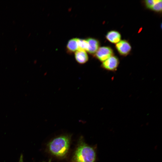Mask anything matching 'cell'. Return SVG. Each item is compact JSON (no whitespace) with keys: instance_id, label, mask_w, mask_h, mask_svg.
<instances>
[{"instance_id":"3","label":"cell","mask_w":162,"mask_h":162,"mask_svg":"<svg viewBox=\"0 0 162 162\" xmlns=\"http://www.w3.org/2000/svg\"><path fill=\"white\" fill-rule=\"evenodd\" d=\"M112 49L109 46H103L99 48L95 53V57L100 61L103 62L113 56Z\"/></svg>"},{"instance_id":"11","label":"cell","mask_w":162,"mask_h":162,"mask_svg":"<svg viewBox=\"0 0 162 162\" xmlns=\"http://www.w3.org/2000/svg\"><path fill=\"white\" fill-rule=\"evenodd\" d=\"M162 0H157L156 2L154 4L150 10L156 12H161L162 11Z\"/></svg>"},{"instance_id":"13","label":"cell","mask_w":162,"mask_h":162,"mask_svg":"<svg viewBox=\"0 0 162 162\" xmlns=\"http://www.w3.org/2000/svg\"><path fill=\"white\" fill-rule=\"evenodd\" d=\"M51 162L50 160H49V162Z\"/></svg>"},{"instance_id":"12","label":"cell","mask_w":162,"mask_h":162,"mask_svg":"<svg viewBox=\"0 0 162 162\" xmlns=\"http://www.w3.org/2000/svg\"><path fill=\"white\" fill-rule=\"evenodd\" d=\"M19 162H24L23 160V157L22 155L20 157Z\"/></svg>"},{"instance_id":"6","label":"cell","mask_w":162,"mask_h":162,"mask_svg":"<svg viewBox=\"0 0 162 162\" xmlns=\"http://www.w3.org/2000/svg\"><path fill=\"white\" fill-rule=\"evenodd\" d=\"M106 38L111 43L116 44L121 40V35L117 31L111 30L107 32Z\"/></svg>"},{"instance_id":"8","label":"cell","mask_w":162,"mask_h":162,"mask_svg":"<svg viewBox=\"0 0 162 162\" xmlns=\"http://www.w3.org/2000/svg\"><path fill=\"white\" fill-rule=\"evenodd\" d=\"M75 57L76 61L80 64H83L87 62L88 56L85 51L77 50L75 53Z\"/></svg>"},{"instance_id":"10","label":"cell","mask_w":162,"mask_h":162,"mask_svg":"<svg viewBox=\"0 0 162 162\" xmlns=\"http://www.w3.org/2000/svg\"><path fill=\"white\" fill-rule=\"evenodd\" d=\"M78 49V50L87 51L88 48V43L86 40L77 38Z\"/></svg>"},{"instance_id":"5","label":"cell","mask_w":162,"mask_h":162,"mask_svg":"<svg viewBox=\"0 0 162 162\" xmlns=\"http://www.w3.org/2000/svg\"><path fill=\"white\" fill-rule=\"evenodd\" d=\"M116 48L118 53L123 56L128 55L130 52L132 48L130 43L124 40H121L116 44Z\"/></svg>"},{"instance_id":"4","label":"cell","mask_w":162,"mask_h":162,"mask_svg":"<svg viewBox=\"0 0 162 162\" xmlns=\"http://www.w3.org/2000/svg\"><path fill=\"white\" fill-rule=\"evenodd\" d=\"M119 63L118 58L113 55L103 62L101 66L106 70L114 71L117 69Z\"/></svg>"},{"instance_id":"9","label":"cell","mask_w":162,"mask_h":162,"mask_svg":"<svg viewBox=\"0 0 162 162\" xmlns=\"http://www.w3.org/2000/svg\"><path fill=\"white\" fill-rule=\"evenodd\" d=\"M77 38H74L70 39L68 42L67 49L68 52L71 53L78 50Z\"/></svg>"},{"instance_id":"7","label":"cell","mask_w":162,"mask_h":162,"mask_svg":"<svg viewBox=\"0 0 162 162\" xmlns=\"http://www.w3.org/2000/svg\"><path fill=\"white\" fill-rule=\"evenodd\" d=\"M88 43L87 51L91 54H94L96 52L100 46V42L97 39L89 38L86 39Z\"/></svg>"},{"instance_id":"1","label":"cell","mask_w":162,"mask_h":162,"mask_svg":"<svg viewBox=\"0 0 162 162\" xmlns=\"http://www.w3.org/2000/svg\"><path fill=\"white\" fill-rule=\"evenodd\" d=\"M70 143V139L68 136H61L52 140L48 145V149L53 155L58 157H63L68 152Z\"/></svg>"},{"instance_id":"2","label":"cell","mask_w":162,"mask_h":162,"mask_svg":"<svg viewBox=\"0 0 162 162\" xmlns=\"http://www.w3.org/2000/svg\"><path fill=\"white\" fill-rule=\"evenodd\" d=\"M95 148L81 141L74 152L73 160L75 162H96Z\"/></svg>"}]
</instances>
